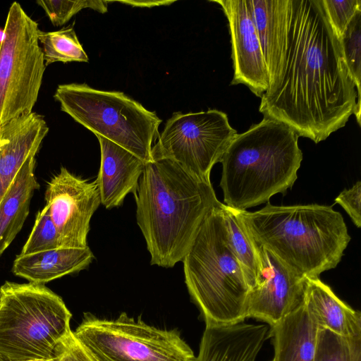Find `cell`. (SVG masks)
Instances as JSON below:
<instances>
[{
    "label": "cell",
    "instance_id": "obj_2",
    "mask_svg": "<svg viewBox=\"0 0 361 361\" xmlns=\"http://www.w3.org/2000/svg\"><path fill=\"white\" fill-rule=\"evenodd\" d=\"M135 198L150 264L164 268L183 261L203 221L221 203L211 182L169 159L145 164Z\"/></svg>",
    "mask_w": 361,
    "mask_h": 361
},
{
    "label": "cell",
    "instance_id": "obj_1",
    "mask_svg": "<svg viewBox=\"0 0 361 361\" xmlns=\"http://www.w3.org/2000/svg\"><path fill=\"white\" fill-rule=\"evenodd\" d=\"M259 111L315 143L353 114L361 125L360 99L321 0H288L277 67Z\"/></svg>",
    "mask_w": 361,
    "mask_h": 361
},
{
    "label": "cell",
    "instance_id": "obj_5",
    "mask_svg": "<svg viewBox=\"0 0 361 361\" xmlns=\"http://www.w3.org/2000/svg\"><path fill=\"white\" fill-rule=\"evenodd\" d=\"M185 283L206 324H231L247 317L250 290L227 237L222 202L203 221L183 259Z\"/></svg>",
    "mask_w": 361,
    "mask_h": 361
},
{
    "label": "cell",
    "instance_id": "obj_28",
    "mask_svg": "<svg viewBox=\"0 0 361 361\" xmlns=\"http://www.w3.org/2000/svg\"><path fill=\"white\" fill-rule=\"evenodd\" d=\"M321 3L338 38L343 35L355 13L361 9L360 0H321Z\"/></svg>",
    "mask_w": 361,
    "mask_h": 361
},
{
    "label": "cell",
    "instance_id": "obj_13",
    "mask_svg": "<svg viewBox=\"0 0 361 361\" xmlns=\"http://www.w3.org/2000/svg\"><path fill=\"white\" fill-rule=\"evenodd\" d=\"M210 1L221 6L228 21L234 70L231 85L243 84L261 97L269 87V74L247 0Z\"/></svg>",
    "mask_w": 361,
    "mask_h": 361
},
{
    "label": "cell",
    "instance_id": "obj_17",
    "mask_svg": "<svg viewBox=\"0 0 361 361\" xmlns=\"http://www.w3.org/2000/svg\"><path fill=\"white\" fill-rule=\"evenodd\" d=\"M304 302L319 328L352 339L361 338V314L317 278H307Z\"/></svg>",
    "mask_w": 361,
    "mask_h": 361
},
{
    "label": "cell",
    "instance_id": "obj_14",
    "mask_svg": "<svg viewBox=\"0 0 361 361\" xmlns=\"http://www.w3.org/2000/svg\"><path fill=\"white\" fill-rule=\"evenodd\" d=\"M48 132L44 116L33 111L0 126V203L24 164L35 157Z\"/></svg>",
    "mask_w": 361,
    "mask_h": 361
},
{
    "label": "cell",
    "instance_id": "obj_9",
    "mask_svg": "<svg viewBox=\"0 0 361 361\" xmlns=\"http://www.w3.org/2000/svg\"><path fill=\"white\" fill-rule=\"evenodd\" d=\"M0 44V126L27 115L37 100L46 69L38 24L13 2Z\"/></svg>",
    "mask_w": 361,
    "mask_h": 361
},
{
    "label": "cell",
    "instance_id": "obj_34",
    "mask_svg": "<svg viewBox=\"0 0 361 361\" xmlns=\"http://www.w3.org/2000/svg\"><path fill=\"white\" fill-rule=\"evenodd\" d=\"M270 361H274V360H273V359H272V360H270Z\"/></svg>",
    "mask_w": 361,
    "mask_h": 361
},
{
    "label": "cell",
    "instance_id": "obj_20",
    "mask_svg": "<svg viewBox=\"0 0 361 361\" xmlns=\"http://www.w3.org/2000/svg\"><path fill=\"white\" fill-rule=\"evenodd\" d=\"M35 157L20 169L0 203V257L21 230L29 214L35 190L40 186L35 175Z\"/></svg>",
    "mask_w": 361,
    "mask_h": 361
},
{
    "label": "cell",
    "instance_id": "obj_16",
    "mask_svg": "<svg viewBox=\"0 0 361 361\" xmlns=\"http://www.w3.org/2000/svg\"><path fill=\"white\" fill-rule=\"evenodd\" d=\"M265 324H206L195 361H255L268 334Z\"/></svg>",
    "mask_w": 361,
    "mask_h": 361
},
{
    "label": "cell",
    "instance_id": "obj_35",
    "mask_svg": "<svg viewBox=\"0 0 361 361\" xmlns=\"http://www.w3.org/2000/svg\"><path fill=\"white\" fill-rule=\"evenodd\" d=\"M0 361H1V360H0Z\"/></svg>",
    "mask_w": 361,
    "mask_h": 361
},
{
    "label": "cell",
    "instance_id": "obj_23",
    "mask_svg": "<svg viewBox=\"0 0 361 361\" xmlns=\"http://www.w3.org/2000/svg\"><path fill=\"white\" fill-rule=\"evenodd\" d=\"M222 209L229 245L242 267L250 289L255 283L257 270V254L254 244L235 209L224 203Z\"/></svg>",
    "mask_w": 361,
    "mask_h": 361
},
{
    "label": "cell",
    "instance_id": "obj_31",
    "mask_svg": "<svg viewBox=\"0 0 361 361\" xmlns=\"http://www.w3.org/2000/svg\"><path fill=\"white\" fill-rule=\"evenodd\" d=\"M118 2L129 4L132 6L152 7L161 5H170L173 4L174 1H120Z\"/></svg>",
    "mask_w": 361,
    "mask_h": 361
},
{
    "label": "cell",
    "instance_id": "obj_18",
    "mask_svg": "<svg viewBox=\"0 0 361 361\" xmlns=\"http://www.w3.org/2000/svg\"><path fill=\"white\" fill-rule=\"evenodd\" d=\"M94 256L85 247H58L29 255H19L12 267L14 275L29 283L44 284L87 267Z\"/></svg>",
    "mask_w": 361,
    "mask_h": 361
},
{
    "label": "cell",
    "instance_id": "obj_19",
    "mask_svg": "<svg viewBox=\"0 0 361 361\" xmlns=\"http://www.w3.org/2000/svg\"><path fill=\"white\" fill-rule=\"evenodd\" d=\"M319 326L303 302L271 326L274 361H314Z\"/></svg>",
    "mask_w": 361,
    "mask_h": 361
},
{
    "label": "cell",
    "instance_id": "obj_25",
    "mask_svg": "<svg viewBox=\"0 0 361 361\" xmlns=\"http://www.w3.org/2000/svg\"><path fill=\"white\" fill-rule=\"evenodd\" d=\"M338 40L345 66L360 99L361 9L353 16Z\"/></svg>",
    "mask_w": 361,
    "mask_h": 361
},
{
    "label": "cell",
    "instance_id": "obj_21",
    "mask_svg": "<svg viewBox=\"0 0 361 361\" xmlns=\"http://www.w3.org/2000/svg\"><path fill=\"white\" fill-rule=\"evenodd\" d=\"M261 42L269 80L274 74L282 47L288 0H247Z\"/></svg>",
    "mask_w": 361,
    "mask_h": 361
},
{
    "label": "cell",
    "instance_id": "obj_12",
    "mask_svg": "<svg viewBox=\"0 0 361 361\" xmlns=\"http://www.w3.org/2000/svg\"><path fill=\"white\" fill-rule=\"evenodd\" d=\"M251 240L257 254V270L247 295V317L272 326L303 302L307 278L297 274L271 252Z\"/></svg>",
    "mask_w": 361,
    "mask_h": 361
},
{
    "label": "cell",
    "instance_id": "obj_6",
    "mask_svg": "<svg viewBox=\"0 0 361 361\" xmlns=\"http://www.w3.org/2000/svg\"><path fill=\"white\" fill-rule=\"evenodd\" d=\"M71 313L44 284L6 281L0 287V360L54 358L71 331Z\"/></svg>",
    "mask_w": 361,
    "mask_h": 361
},
{
    "label": "cell",
    "instance_id": "obj_33",
    "mask_svg": "<svg viewBox=\"0 0 361 361\" xmlns=\"http://www.w3.org/2000/svg\"><path fill=\"white\" fill-rule=\"evenodd\" d=\"M4 35V29H1V28L0 27V44H1V42H2V41H3Z\"/></svg>",
    "mask_w": 361,
    "mask_h": 361
},
{
    "label": "cell",
    "instance_id": "obj_7",
    "mask_svg": "<svg viewBox=\"0 0 361 361\" xmlns=\"http://www.w3.org/2000/svg\"><path fill=\"white\" fill-rule=\"evenodd\" d=\"M61 110L92 132L128 150L145 162L152 160V144L161 120L154 111L122 92L85 83L59 85L54 94Z\"/></svg>",
    "mask_w": 361,
    "mask_h": 361
},
{
    "label": "cell",
    "instance_id": "obj_15",
    "mask_svg": "<svg viewBox=\"0 0 361 361\" xmlns=\"http://www.w3.org/2000/svg\"><path fill=\"white\" fill-rule=\"evenodd\" d=\"M97 137L100 146L101 163L95 180L101 204L106 209H111L122 205L129 193L136 195L146 162L106 138Z\"/></svg>",
    "mask_w": 361,
    "mask_h": 361
},
{
    "label": "cell",
    "instance_id": "obj_26",
    "mask_svg": "<svg viewBox=\"0 0 361 361\" xmlns=\"http://www.w3.org/2000/svg\"><path fill=\"white\" fill-rule=\"evenodd\" d=\"M59 247V237L47 206L39 211L32 230L20 255H29L54 250Z\"/></svg>",
    "mask_w": 361,
    "mask_h": 361
},
{
    "label": "cell",
    "instance_id": "obj_11",
    "mask_svg": "<svg viewBox=\"0 0 361 361\" xmlns=\"http://www.w3.org/2000/svg\"><path fill=\"white\" fill-rule=\"evenodd\" d=\"M44 195L59 247H87L90 220L101 204L96 180L82 179L61 167L48 183Z\"/></svg>",
    "mask_w": 361,
    "mask_h": 361
},
{
    "label": "cell",
    "instance_id": "obj_22",
    "mask_svg": "<svg viewBox=\"0 0 361 361\" xmlns=\"http://www.w3.org/2000/svg\"><path fill=\"white\" fill-rule=\"evenodd\" d=\"M45 66L55 62H88L89 58L78 40L73 27L51 32L39 31Z\"/></svg>",
    "mask_w": 361,
    "mask_h": 361
},
{
    "label": "cell",
    "instance_id": "obj_3",
    "mask_svg": "<svg viewBox=\"0 0 361 361\" xmlns=\"http://www.w3.org/2000/svg\"><path fill=\"white\" fill-rule=\"evenodd\" d=\"M249 236L304 278H317L341 262L350 236L341 213L318 204L234 209Z\"/></svg>",
    "mask_w": 361,
    "mask_h": 361
},
{
    "label": "cell",
    "instance_id": "obj_8",
    "mask_svg": "<svg viewBox=\"0 0 361 361\" xmlns=\"http://www.w3.org/2000/svg\"><path fill=\"white\" fill-rule=\"evenodd\" d=\"M97 361H195L176 329H162L121 313L116 319L84 314L73 331Z\"/></svg>",
    "mask_w": 361,
    "mask_h": 361
},
{
    "label": "cell",
    "instance_id": "obj_24",
    "mask_svg": "<svg viewBox=\"0 0 361 361\" xmlns=\"http://www.w3.org/2000/svg\"><path fill=\"white\" fill-rule=\"evenodd\" d=\"M314 361H361V338L352 339L319 328Z\"/></svg>",
    "mask_w": 361,
    "mask_h": 361
},
{
    "label": "cell",
    "instance_id": "obj_30",
    "mask_svg": "<svg viewBox=\"0 0 361 361\" xmlns=\"http://www.w3.org/2000/svg\"><path fill=\"white\" fill-rule=\"evenodd\" d=\"M361 182L357 181L349 189L343 190L335 199L347 212L353 224L357 227L361 226Z\"/></svg>",
    "mask_w": 361,
    "mask_h": 361
},
{
    "label": "cell",
    "instance_id": "obj_4",
    "mask_svg": "<svg viewBox=\"0 0 361 361\" xmlns=\"http://www.w3.org/2000/svg\"><path fill=\"white\" fill-rule=\"evenodd\" d=\"M298 137L285 123L266 117L237 133L220 160L224 204L246 210L286 194L302 160Z\"/></svg>",
    "mask_w": 361,
    "mask_h": 361
},
{
    "label": "cell",
    "instance_id": "obj_27",
    "mask_svg": "<svg viewBox=\"0 0 361 361\" xmlns=\"http://www.w3.org/2000/svg\"><path fill=\"white\" fill-rule=\"evenodd\" d=\"M37 4L42 8L54 26H60L64 25L73 16L84 8H88L99 13H106L108 1L38 0Z\"/></svg>",
    "mask_w": 361,
    "mask_h": 361
},
{
    "label": "cell",
    "instance_id": "obj_10",
    "mask_svg": "<svg viewBox=\"0 0 361 361\" xmlns=\"http://www.w3.org/2000/svg\"><path fill=\"white\" fill-rule=\"evenodd\" d=\"M236 134L221 111L175 112L152 147V159H171L194 176L211 182L212 169Z\"/></svg>",
    "mask_w": 361,
    "mask_h": 361
},
{
    "label": "cell",
    "instance_id": "obj_32",
    "mask_svg": "<svg viewBox=\"0 0 361 361\" xmlns=\"http://www.w3.org/2000/svg\"><path fill=\"white\" fill-rule=\"evenodd\" d=\"M28 361H57L56 358H51V359H36V360H31Z\"/></svg>",
    "mask_w": 361,
    "mask_h": 361
},
{
    "label": "cell",
    "instance_id": "obj_29",
    "mask_svg": "<svg viewBox=\"0 0 361 361\" xmlns=\"http://www.w3.org/2000/svg\"><path fill=\"white\" fill-rule=\"evenodd\" d=\"M54 355L57 361H97L72 331L58 343Z\"/></svg>",
    "mask_w": 361,
    "mask_h": 361
}]
</instances>
